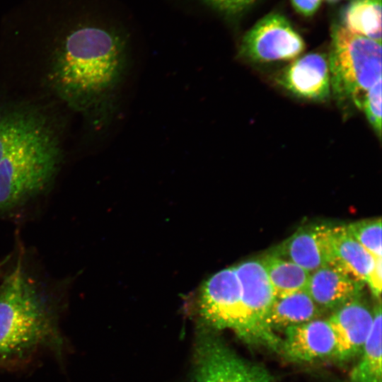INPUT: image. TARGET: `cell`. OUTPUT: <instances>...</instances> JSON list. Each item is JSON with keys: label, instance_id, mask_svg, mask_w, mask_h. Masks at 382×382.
I'll use <instances>...</instances> for the list:
<instances>
[{"label": "cell", "instance_id": "1", "mask_svg": "<svg viewBox=\"0 0 382 382\" xmlns=\"http://www.w3.org/2000/svg\"><path fill=\"white\" fill-rule=\"evenodd\" d=\"M57 30L52 78L72 105L88 108L109 100L126 68L120 36L83 21L75 0H33Z\"/></svg>", "mask_w": 382, "mask_h": 382}, {"label": "cell", "instance_id": "2", "mask_svg": "<svg viewBox=\"0 0 382 382\" xmlns=\"http://www.w3.org/2000/svg\"><path fill=\"white\" fill-rule=\"evenodd\" d=\"M61 149L42 113L0 112V209H8L44 189L55 175Z\"/></svg>", "mask_w": 382, "mask_h": 382}, {"label": "cell", "instance_id": "3", "mask_svg": "<svg viewBox=\"0 0 382 382\" xmlns=\"http://www.w3.org/2000/svg\"><path fill=\"white\" fill-rule=\"evenodd\" d=\"M53 331L45 303L18 263L0 285V357L41 345Z\"/></svg>", "mask_w": 382, "mask_h": 382}, {"label": "cell", "instance_id": "4", "mask_svg": "<svg viewBox=\"0 0 382 382\" xmlns=\"http://www.w3.org/2000/svg\"><path fill=\"white\" fill-rule=\"evenodd\" d=\"M381 43L332 26L328 64L330 88L338 100L361 110L365 93L381 78Z\"/></svg>", "mask_w": 382, "mask_h": 382}, {"label": "cell", "instance_id": "5", "mask_svg": "<svg viewBox=\"0 0 382 382\" xmlns=\"http://www.w3.org/2000/svg\"><path fill=\"white\" fill-rule=\"evenodd\" d=\"M235 269L241 287L243 341L279 352L281 338L267 324L274 294L260 258L243 261L236 265Z\"/></svg>", "mask_w": 382, "mask_h": 382}, {"label": "cell", "instance_id": "6", "mask_svg": "<svg viewBox=\"0 0 382 382\" xmlns=\"http://www.w3.org/2000/svg\"><path fill=\"white\" fill-rule=\"evenodd\" d=\"M197 309L202 322L208 328L229 329L244 340L241 287L235 266L217 272L202 284Z\"/></svg>", "mask_w": 382, "mask_h": 382}, {"label": "cell", "instance_id": "7", "mask_svg": "<svg viewBox=\"0 0 382 382\" xmlns=\"http://www.w3.org/2000/svg\"><path fill=\"white\" fill-rule=\"evenodd\" d=\"M303 39L286 18L270 13L258 21L243 37L239 54L254 63L294 60L305 50Z\"/></svg>", "mask_w": 382, "mask_h": 382}, {"label": "cell", "instance_id": "8", "mask_svg": "<svg viewBox=\"0 0 382 382\" xmlns=\"http://www.w3.org/2000/svg\"><path fill=\"white\" fill-rule=\"evenodd\" d=\"M196 348L193 382H272L262 366L241 358L213 334L202 335Z\"/></svg>", "mask_w": 382, "mask_h": 382}, {"label": "cell", "instance_id": "9", "mask_svg": "<svg viewBox=\"0 0 382 382\" xmlns=\"http://www.w3.org/2000/svg\"><path fill=\"white\" fill-rule=\"evenodd\" d=\"M331 228L327 224L302 226L271 252L311 273L332 262Z\"/></svg>", "mask_w": 382, "mask_h": 382}, {"label": "cell", "instance_id": "10", "mask_svg": "<svg viewBox=\"0 0 382 382\" xmlns=\"http://www.w3.org/2000/svg\"><path fill=\"white\" fill-rule=\"evenodd\" d=\"M276 81L297 98L325 101L331 93L328 58L318 52L299 57L280 71Z\"/></svg>", "mask_w": 382, "mask_h": 382}, {"label": "cell", "instance_id": "11", "mask_svg": "<svg viewBox=\"0 0 382 382\" xmlns=\"http://www.w3.org/2000/svg\"><path fill=\"white\" fill-rule=\"evenodd\" d=\"M280 352L296 362H311L336 356V341L328 319L318 318L286 328Z\"/></svg>", "mask_w": 382, "mask_h": 382}, {"label": "cell", "instance_id": "12", "mask_svg": "<svg viewBox=\"0 0 382 382\" xmlns=\"http://www.w3.org/2000/svg\"><path fill=\"white\" fill-rule=\"evenodd\" d=\"M328 319L335 337V357L343 361L361 353L372 328L374 310L360 296L334 310Z\"/></svg>", "mask_w": 382, "mask_h": 382}, {"label": "cell", "instance_id": "13", "mask_svg": "<svg viewBox=\"0 0 382 382\" xmlns=\"http://www.w3.org/2000/svg\"><path fill=\"white\" fill-rule=\"evenodd\" d=\"M366 284L335 264L310 273L306 291L323 311H334L361 296Z\"/></svg>", "mask_w": 382, "mask_h": 382}, {"label": "cell", "instance_id": "14", "mask_svg": "<svg viewBox=\"0 0 382 382\" xmlns=\"http://www.w3.org/2000/svg\"><path fill=\"white\" fill-rule=\"evenodd\" d=\"M323 313L306 289H302L288 295L274 296L267 324L276 334L289 327L321 318Z\"/></svg>", "mask_w": 382, "mask_h": 382}, {"label": "cell", "instance_id": "15", "mask_svg": "<svg viewBox=\"0 0 382 382\" xmlns=\"http://www.w3.org/2000/svg\"><path fill=\"white\" fill-rule=\"evenodd\" d=\"M331 237L333 250L331 264L341 267L366 284L375 257L349 233L345 225H332Z\"/></svg>", "mask_w": 382, "mask_h": 382}, {"label": "cell", "instance_id": "16", "mask_svg": "<svg viewBox=\"0 0 382 382\" xmlns=\"http://www.w3.org/2000/svg\"><path fill=\"white\" fill-rule=\"evenodd\" d=\"M371 332L361 352V358L349 374V382H382L381 303L374 308Z\"/></svg>", "mask_w": 382, "mask_h": 382}, {"label": "cell", "instance_id": "17", "mask_svg": "<svg viewBox=\"0 0 382 382\" xmlns=\"http://www.w3.org/2000/svg\"><path fill=\"white\" fill-rule=\"evenodd\" d=\"M274 296L288 295L305 289L310 273L298 265L272 252L260 258Z\"/></svg>", "mask_w": 382, "mask_h": 382}, {"label": "cell", "instance_id": "18", "mask_svg": "<svg viewBox=\"0 0 382 382\" xmlns=\"http://www.w3.org/2000/svg\"><path fill=\"white\" fill-rule=\"evenodd\" d=\"M343 23L349 31L381 43V0H352Z\"/></svg>", "mask_w": 382, "mask_h": 382}, {"label": "cell", "instance_id": "19", "mask_svg": "<svg viewBox=\"0 0 382 382\" xmlns=\"http://www.w3.org/2000/svg\"><path fill=\"white\" fill-rule=\"evenodd\" d=\"M349 233L375 257H382L381 219H366L345 225Z\"/></svg>", "mask_w": 382, "mask_h": 382}, {"label": "cell", "instance_id": "20", "mask_svg": "<svg viewBox=\"0 0 382 382\" xmlns=\"http://www.w3.org/2000/svg\"><path fill=\"white\" fill-rule=\"evenodd\" d=\"M372 129L381 139V78L365 93L361 106Z\"/></svg>", "mask_w": 382, "mask_h": 382}, {"label": "cell", "instance_id": "21", "mask_svg": "<svg viewBox=\"0 0 382 382\" xmlns=\"http://www.w3.org/2000/svg\"><path fill=\"white\" fill-rule=\"evenodd\" d=\"M218 12L227 16L240 15L253 4L256 0H202Z\"/></svg>", "mask_w": 382, "mask_h": 382}, {"label": "cell", "instance_id": "22", "mask_svg": "<svg viewBox=\"0 0 382 382\" xmlns=\"http://www.w3.org/2000/svg\"><path fill=\"white\" fill-rule=\"evenodd\" d=\"M382 282V257H375L374 264L366 279V284L371 289L373 295L381 299Z\"/></svg>", "mask_w": 382, "mask_h": 382}, {"label": "cell", "instance_id": "23", "mask_svg": "<svg viewBox=\"0 0 382 382\" xmlns=\"http://www.w3.org/2000/svg\"><path fill=\"white\" fill-rule=\"evenodd\" d=\"M323 0H291L294 9L299 14L309 17L316 13Z\"/></svg>", "mask_w": 382, "mask_h": 382}, {"label": "cell", "instance_id": "24", "mask_svg": "<svg viewBox=\"0 0 382 382\" xmlns=\"http://www.w3.org/2000/svg\"><path fill=\"white\" fill-rule=\"evenodd\" d=\"M329 1H337V0H329Z\"/></svg>", "mask_w": 382, "mask_h": 382}]
</instances>
